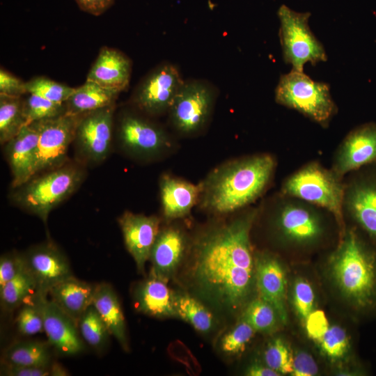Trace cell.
<instances>
[{"mask_svg":"<svg viewBox=\"0 0 376 376\" xmlns=\"http://www.w3.org/2000/svg\"><path fill=\"white\" fill-rule=\"evenodd\" d=\"M255 210L212 227L195 241L187 267L195 291L217 308L235 312L256 283L250 230Z\"/></svg>","mask_w":376,"mask_h":376,"instance_id":"obj_1","label":"cell"},{"mask_svg":"<svg viewBox=\"0 0 376 376\" xmlns=\"http://www.w3.org/2000/svg\"><path fill=\"white\" fill-rule=\"evenodd\" d=\"M275 166L269 155H258L225 163L212 170L200 184V205L210 212L226 214L251 203L265 190Z\"/></svg>","mask_w":376,"mask_h":376,"instance_id":"obj_2","label":"cell"},{"mask_svg":"<svg viewBox=\"0 0 376 376\" xmlns=\"http://www.w3.org/2000/svg\"><path fill=\"white\" fill-rule=\"evenodd\" d=\"M333 278L342 293L364 308L376 299V257L353 230L340 241L331 260Z\"/></svg>","mask_w":376,"mask_h":376,"instance_id":"obj_3","label":"cell"},{"mask_svg":"<svg viewBox=\"0 0 376 376\" xmlns=\"http://www.w3.org/2000/svg\"><path fill=\"white\" fill-rule=\"evenodd\" d=\"M340 179L333 170L312 162L290 175L282 190L285 195L330 212L343 233L345 189Z\"/></svg>","mask_w":376,"mask_h":376,"instance_id":"obj_4","label":"cell"},{"mask_svg":"<svg viewBox=\"0 0 376 376\" xmlns=\"http://www.w3.org/2000/svg\"><path fill=\"white\" fill-rule=\"evenodd\" d=\"M275 100L322 125H327L336 111L328 84L315 81L303 72L293 70L280 77Z\"/></svg>","mask_w":376,"mask_h":376,"instance_id":"obj_5","label":"cell"},{"mask_svg":"<svg viewBox=\"0 0 376 376\" xmlns=\"http://www.w3.org/2000/svg\"><path fill=\"white\" fill-rule=\"evenodd\" d=\"M82 172L74 166L56 168L17 187L13 201L46 222L51 210L79 185Z\"/></svg>","mask_w":376,"mask_h":376,"instance_id":"obj_6","label":"cell"},{"mask_svg":"<svg viewBox=\"0 0 376 376\" xmlns=\"http://www.w3.org/2000/svg\"><path fill=\"white\" fill-rule=\"evenodd\" d=\"M277 14L283 60L292 65V70L303 72L306 63L315 65L327 60L322 45L309 28L310 13H299L283 4Z\"/></svg>","mask_w":376,"mask_h":376,"instance_id":"obj_7","label":"cell"},{"mask_svg":"<svg viewBox=\"0 0 376 376\" xmlns=\"http://www.w3.org/2000/svg\"><path fill=\"white\" fill-rule=\"evenodd\" d=\"M214 100V92L209 84L185 81L169 111L175 129L185 135L201 130L210 118Z\"/></svg>","mask_w":376,"mask_h":376,"instance_id":"obj_8","label":"cell"},{"mask_svg":"<svg viewBox=\"0 0 376 376\" xmlns=\"http://www.w3.org/2000/svg\"><path fill=\"white\" fill-rule=\"evenodd\" d=\"M79 116L67 113L36 121L39 130L35 176L58 168L64 161L68 146L75 139Z\"/></svg>","mask_w":376,"mask_h":376,"instance_id":"obj_9","label":"cell"},{"mask_svg":"<svg viewBox=\"0 0 376 376\" xmlns=\"http://www.w3.org/2000/svg\"><path fill=\"white\" fill-rule=\"evenodd\" d=\"M184 81L175 65H160L139 84L134 95V102L141 111L150 115L169 112Z\"/></svg>","mask_w":376,"mask_h":376,"instance_id":"obj_10","label":"cell"},{"mask_svg":"<svg viewBox=\"0 0 376 376\" xmlns=\"http://www.w3.org/2000/svg\"><path fill=\"white\" fill-rule=\"evenodd\" d=\"M47 295L36 293L49 343L61 354L76 355L84 350L77 323Z\"/></svg>","mask_w":376,"mask_h":376,"instance_id":"obj_11","label":"cell"},{"mask_svg":"<svg viewBox=\"0 0 376 376\" xmlns=\"http://www.w3.org/2000/svg\"><path fill=\"white\" fill-rule=\"evenodd\" d=\"M296 199L280 205L276 214V226L287 240L299 244H311L322 235V221L313 205Z\"/></svg>","mask_w":376,"mask_h":376,"instance_id":"obj_12","label":"cell"},{"mask_svg":"<svg viewBox=\"0 0 376 376\" xmlns=\"http://www.w3.org/2000/svg\"><path fill=\"white\" fill-rule=\"evenodd\" d=\"M113 105L79 116L75 138L82 155L89 161L104 160L110 150Z\"/></svg>","mask_w":376,"mask_h":376,"instance_id":"obj_13","label":"cell"},{"mask_svg":"<svg viewBox=\"0 0 376 376\" xmlns=\"http://www.w3.org/2000/svg\"><path fill=\"white\" fill-rule=\"evenodd\" d=\"M118 136L127 151L141 157L158 155L171 144L169 136L162 128L134 114L122 117Z\"/></svg>","mask_w":376,"mask_h":376,"instance_id":"obj_14","label":"cell"},{"mask_svg":"<svg viewBox=\"0 0 376 376\" xmlns=\"http://www.w3.org/2000/svg\"><path fill=\"white\" fill-rule=\"evenodd\" d=\"M27 271L33 278L37 292L48 295L56 283L72 276L66 257L55 246H37L24 254Z\"/></svg>","mask_w":376,"mask_h":376,"instance_id":"obj_15","label":"cell"},{"mask_svg":"<svg viewBox=\"0 0 376 376\" xmlns=\"http://www.w3.org/2000/svg\"><path fill=\"white\" fill-rule=\"evenodd\" d=\"M376 161V124L366 123L352 130L336 155L333 171L339 176Z\"/></svg>","mask_w":376,"mask_h":376,"instance_id":"obj_16","label":"cell"},{"mask_svg":"<svg viewBox=\"0 0 376 376\" xmlns=\"http://www.w3.org/2000/svg\"><path fill=\"white\" fill-rule=\"evenodd\" d=\"M344 206L359 226L376 240V171L360 174L345 188Z\"/></svg>","mask_w":376,"mask_h":376,"instance_id":"obj_17","label":"cell"},{"mask_svg":"<svg viewBox=\"0 0 376 376\" xmlns=\"http://www.w3.org/2000/svg\"><path fill=\"white\" fill-rule=\"evenodd\" d=\"M127 249L138 269L143 272L146 262L159 232L160 221L155 216H146L125 211L118 219Z\"/></svg>","mask_w":376,"mask_h":376,"instance_id":"obj_18","label":"cell"},{"mask_svg":"<svg viewBox=\"0 0 376 376\" xmlns=\"http://www.w3.org/2000/svg\"><path fill=\"white\" fill-rule=\"evenodd\" d=\"M39 130L36 122L24 126L6 143V153L13 174L12 186L17 188L35 177Z\"/></svg>","mask_w":376,"mask_h":376,"instance_id":"obj_19","label":"cell"},{"mask_svg":"<svg viewBox=\"0 0 376 376\" xmlns=\"http://www.w3.org/2000/svg\"><path fill=\"white\" fill-rule=\"evenodd\" d=\"M256 286L259 297L270 304L282 322L287 321L286 276L281 263L269 254L255 259Z\"/></svg>","mask_w":376,"mask_h":376,"instance_id":"obj_20","label":"cell"},{"mask_svg":"<svg viewBox=\"0 0 376 376\" xmlns=\"http://www.w3.org/2000/svg\"><path fill=\"white\" fill-rule=\"evenodd\" d=\"M131 72L132 62L125 54L118 49L102 47L86 80L120 93L128 87Z\"/></svg>","mask_w":376,"mask_h":376,"instance_id":"obj_21","label":"cell"},{"mask_svg":"<svg viewBox=\"0 0 376 376\" xmlns=\"http://www.w3.org/2000/svg\"><path fill=\"white\" fill-rule=\"evenodd\" d=\"M186 247L187 239L180 229L168 227L159 230L150 255V274L167 281L180 264Z\"/></svg>","mask_w":376,"mask_h":376,"instance_id":"obj_22","label":"cell"},{"mask_svg":"<svg viewBox=\"0 0 376 376\" xmlns=\"http://www.w3.org/2000/svg\"><path fill=\"white\" fill-rule=\"evenodd\" d=\"M160 197L164 217L172 220L187 215L199 201L201 186L167 174L159 180Z\"/></svg>","mask_w":376,"mask_h":376,"instance_id":"obj_23","label":"cell"},{"mask_svg":"<svg viewBox=\"0 0 376 376\" xmlns=\"http://www.w3.org/2000/svg\"><path fill=\"white\" fill-rule=\"evenodd\" d=\"M174 298L175 293L169 288L166 281L151 274L139 285L135 292L138 310L158 318H177Z\"/></svg>","mask_w":376,"mask_h":376,"instance_id":"obj_24","label":"cell"},{"mask_svg":"<svg viewBox=\"0 0 376 376\" xmlns=\"http://www.w3.org/2000/svg\"><path fill=\"white\" fill-rule=\"evenodd\" d=\"M96 285L73 276L52 286L48 295L77 323L82 313L93 304Z\"/></svg>","mask_w":376,"mask_h":376,"instance_id":"obj_25","label":"cell"},{"mask_svg":"<svg viewBox=\"0 0 376 376\" xmlns=\"http://www.w3.org/2000/svg\"><path fill=\"white\" fill-rule=\"evenodd\" d=\"M93 305L105 323L110 334L127 351L126 327L121 306L113 288L108 283L96 285Z\"/></svg>","mask_w":376,"mask_h":376,"instance_id":"obj_26","label":"cell"},{"mask_svg":"<svg viewBox=\"0 0 376 376\" xmlns=\"http://www.w3.org/2000/svg\"><path fill=\"white\" fill-rule=\"evenodd\" d=\"M119 93L99 84L87 81L76 88L75 92L64 103L65 113L72 116L81 114L113 105Z\"/></svg>","mask_w":376,"mask_h":376,"instance_id":"obj_27","label":"cell"},{"mask_svg":"<svg viewBox=\"0 0 376 376\" xmlns=\"http://www.w3.org/2000/svg\"><path fill=\"white\" fill-rule=\"evenodd\" d=\"M49 345L37 340L19 341L7 348L3 362L21 366H47L51 365Z\"/></svg>","mask_w":376,"mask_h":376,"instance_id":"obj_28","label":"cell"},{"mask_svg":"<svg viewBox=\"0 0 376 376\" xmlns=\"http://www.w3.org/2000/svg\"><path fill=\"white\" fill-rule=\"evenodd\" d=\"M174 307L177 318L189 323L201 333H207L213 327L212 313L198 299L187 293L175 294Z\"/></svg>","mask_w":376,"mask_h":376,"instance_id":"obj_29","label":"cell"},{"mask_svg":"<svg viewBox=\"0 0 376 376\" xmlns=\"http://www.w3.org/2000/svg\"><path fill=\"white\" fill-rule=\"evenodd\" d=\"M26 125L21 97L0 94V142L5 144Z\"/></svg>","mask_w":376,"mask_h":376,"instance_id":"obj_30","label":"cell"},{"mask_svg":"<svg viewBox=\"0 0 376 376\" xmlns=\"http://www.w3.org/2000/svg\"><path fill=\"white\" fill-rule=\"evenodd\" d=\"M37 292L36 282L26 269L0 288L3 307L12 311L23 304Z\"/></svg>","mask_w":376,"mask_h":376,"instance_id":"obj_31","label":"cell"},{"mask_svg":"<svg viewBox=\"0 0 376 376\" xmlns=\"http://www.w3.org/2000/svg\"><path fill=\"white\" fill-rule=\"evenodd\" d=\"M77 326L82 338L90 346L97 350L104 347L110 333L93 304L82 313Z\"/></svg>","mask_w":376,"mask_h":376,"instance_id":"obj_32","label":"cell"},{"mask_svg":"<svg viewBox=\"0 0 376 376\" xmlns=\"http://www.w3.org/2000/svg\"><path fill=\"white\" fill-rule=\"evenodd\" d=\"M241 318L249 322L256 331L265 333L274 331L279 320L274 308L260 297L247 304Z\"/></svg>","mask_w":376,"mask_h":376,"instance_id":"obj_33","label":"cell"},{"mask_svg":"<svg viewBox=\"0 0 376 376\" xmlns=\"http://www.w3.org/2000/svg\"><path fill=\"white\" fill-rule=\"evenodd\" d=\"M23 112L27 125L65 113V106L64 103H56L39 95L30 94L23 100Z\"/></svg>","mask_w":376,"mask_h":376,"instance_id":"obj_34","label":"cell"},{"mask_svg":"<svg viewBox=\"0 0 376 376\" xmlns=\"http://www.w3.org/2000/svg\"><path fill=\"white\" fill-rule=\"evenodd\" d=\"M26 91L56 103L63 104L76 88L56 82L45 77H37L26 82Z\"/></svg>","mask_w":376,"mask_h":376,"instance_id":"obj_35","label":"cell"},{"mask_svg":"<svg viewBox=\"0 0 376 376\" xmlns=\"http://www.w3.org/2000/svg\"><path fill=\"white\" fill-rule=\"evenodd\" d=\"M256 330L245 320L240 322L227 331L220 340V349L226 355H237L242 352L253 337Z\"/></svg>","mask_w":376,"mask_h":376,"instance_id":"obj_36","label":"cell"},{"mask_svg":"<svg viewBox=\"0 0 376 376\" xmlns=\"http://www.w3.org/2000/svg\"><path fill=\"white\" fill-rule=\"evenodd\" d=\"M263 359L266 366L280 374H291L292 372V354L289 347L279 338L274 339L267 345Z\"/></svg>","mask_w":376,"mask_h":376,"instance_id":"obj_37","label":"cell"},{"mask_svg":"<svg viewBox=\"0 0 376 376\" xmlns=\"http://www.w3.org/2000/svg\"><path fill=\"white\" fill-rule=\"evenodd\" d=\"M16 324L19 331L24 336H32L44 331L43 319L36 294L23 304L17 316Z\"/></svg>","mask_w":376,"mask_h":376,"instance_id":"obj_38","label":"cell"},{"mask_svg":"<svg viewBox=\"0 0 376 376\" xmlns=\"http://www.w3.org/2000/svg\"><path fill=\"white\" fill-rule=\"evenodd\" d=\"M319 343L323 353L331 359L343 357L350 348L346 331L336 325L329 327Z\"/></svg>","mask_w":376,"mask_h":376,"instance_id":"obj_39","label":"cell"},{"mask_svg":"<svg viewBox=\"0 0 376 376\" xmlns=\"http://www.w3.org/2000/svg\"><path fill=\"white\" fill-rule=\"evenodd\" d=\"M292 297L298 316L305 320L314 310L315 294L311 285L305 279H298L294 284Z\"/></svg>","mask_w":376,"mask_h":376,"instance_id":"obj_40","label":"cell"},{"mask_svg":"<svg viewBox=\"0 0 376 376\" xmlns=\"http://www.w3.org/2000/svg\"><path fill=\"white\" fill-rule=\"evenodd\" d=\"M3 375L8 376H63L68 375L65 369L59 364L47 366H21L3 363Z\"/></svg>","mask_w":376,"mask_h":376,"instance_id":"obj_41","label":"cell"},{"mask_svg":"<svg viewBox=\"0 0 376 376\" xmlns=\"http://www.w3.org/2000/svg\"><path fill=\"white\" fill-rule=\"evenodd\" d=\"M26 269L24 255L7 253L0 259V288Z\"/></svg>","mask_w":376,"mask_h":376,"instance_id":"obj_42","label":"cell"},{"mask_svg":"<svg viewBox=\"0 0 376 376\" xmlns=\"http://www.w3.org/2000/svg\"><path fill=\"white\" fill-rule=\"evenodd\" d=\"M304 321L307 336L311 340L320 342L329 327L324 312L320 309L313 310Z\"/></svg>","mask_w":376,"mask_h":376,"instance_id":"obj_43","label":"cell"},{"mask_svg":"<svg viewBox=\"0 0 376 376\" xmlns=\"http://www.w3.org/2000/svg\"><path fill=\"white\" fill-rule=\"evenodd\" d=\"M26 93H27L26 82L1 68L0 94L12 97H21Z\"/></svg>","mask_w":376,"mask_h":376,"instance_id":"obj_44","label":"cell"},{"mask_svg":"<svg viewBox=\"0 0 376 376\" xmlns=\"http://www.w3.org/2000/svg\"><path fill=\"white\" fill-rule=\"evenodd\" d=\"M292 367L291 375L295 376H313L318 372V365L313 357L304 352H299L293 357Z\"/></svg>","mask_w":376,"mask_h":376,"instance_id":"obj_45","label":"cell"},{"mask_svg":"<svg viewBox=\"0 0 376 376\" xmlns=\"http://www.w3.org/2000/svg\"><path fill=\"white\" fill-rule=\"evenodd\" d=\"M79 8L92 15L99 16L108 10L114 0H75Z\"/></svg>","mask_w":376,"mask_h":376,"instance_id":"obj_46","label":"cell"},{"mask_svg":"<svg viewBox=\"0 0 376 376\" xmlns=\"http://www.w3.org/2000/svg\"><path fill=\"white\" fill-rule=\"evenodd\" d=\"M246 375L249 376H279L280 373L269 368L266 365L259 363L252 364L247 370Z\"/></svg>","mask_w":376,"mask_h":376,"instance_id":"obj_47","label":"cell"}]
</instances>
